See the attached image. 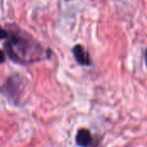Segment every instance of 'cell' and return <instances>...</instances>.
Masks as SVG:
<instances>
[{
  "label": "cell",
  "instance_id": "cell-1",
  "mask_svg": "<svg viewBox=\"0 0 147 147\" xmlns=\"http://www.w3.org/2000/svg\"><path fill=\"white\" fill-rule=\"evenodd\" d=\"M73 53L75 58V60L78 64L81 65H91V59L89 57L88 53L85 50V48L81 46L77 45L73 49Z\"/></svg>",
  "mask_w": 147,
  "mask_h": 147
},
{
  "label": "cell",
  "instance_id": "cell-2",
  "mask_svg": "<svg viewBox=\"0 0 147 147\" xmlns=\"http://www.w3.org/2000/svg\"><path fill=\"white\" fill-rule=\"evenodd\" d=\"M75 141H76V144L80 146L88 147L93 143L94 140L89 130L86 128H81L77 132Z\"/></svg>",
  "mask_w": 147,
  "mask_h": 147
},
{
  "label": "cell",
  "instance_id": "cell-3",
  "mask_svg": "<svg viewBox=\"0 0 147 147\" xmlns=\"http://www.w3.org/2000/svg\"><path fill=\"white\" fill-rule=\"evenodd\" d=\"M7 35H8L7 32H6L3 28H1V27H0V40L6 38V37H7Z\"/></svg>",
  "mask_w": 147,
  "mask_h": 147
},
{
  "label": "cell",
  "instance_id": "cell-4",
  "mask_svg": "<svg viewBox=\"0 0 147 147\" xmlns=\"http://www.w3.org/2000/svg\"><path fill=\"white\" fill-rule=\"evenodd\" d=\"M4 60H5V55H4V53H3L2 50H0V64H1V63H3V62H4Z\"/></svg>",
  "mask_w": 147,
  "mask_h": 147
},
{
  "label": "cell",
  "instance_id": "cell-5",
  "mask_svg": "<svg viewBox=\"0 0 147 147\" xmlns=\"http://www.w3.org/2000/svg\"><path fill=\"white\" fill-rule=\"evenodd\" d=\"M98 145H99V143H98L97 141H95V142L93 141V143H92L90 146H88V147H98Z\"/></svg>",
  "mask_w": 147,
  "mask_h": 147
},
{
  "label": "cell",
  "instance_id": "cell-6",
  "mask_svg": "<svg viewBox=\"0 0 147 147\" xmlns=\"http://www.w3.org/2000/svg\"><path fill=\"white\" fill-rule=\"evenodd\" d=\"M145 59H146V68H147V48H146V54H145Z\"/></svg>",
  "mask_w": 147,
  "mask_h": 147
}]
</instances>
